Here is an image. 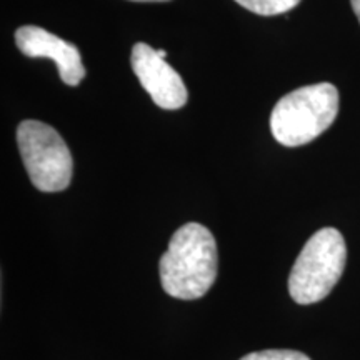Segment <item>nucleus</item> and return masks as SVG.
<instances>
[{
	"mask_svg": "<svg viewBox=\"0 0 360 360\" xmlns=\"http://www.w3.org/2000/svg\"><path fill=\"white\" fill-rule=\"evenodd\" d=\"M219 252L212 232L188 222L170 238L159 264L160 282L170 297L193 300L204 297L217 278Z\"/></svg>",
	"mask_w": 360,
	"mask_h": 360,
	"instance_id": "1",
	"label": "nucleus"
},
{
	"mask_svg": "<svg viewBox=\"0 0 360 360\" xmlns=\"http://www.w3.org/2000/svg\"><path fill=\"white\" fill-rule=\"evenodd\" d=\"M339 114V90L322 82L283 96L270 114L274 139L285 147L312 142L334 124Z\"/></svg>",
	"mask_w": 360,
	"mask_h": 360,
	"instance_id": "2",
	"label": "nucleus"
},
{
	"mask_svg": "<svg viewBox=\"0 0 360 360\" xmlns=\"http://www.w3.org/2000/svg\"><path fill=\"white\" fill-rule=\"evenodd\" d=\"M15 44L19 51L32 58H51L56 62L62 82L75 87L85 77V67L79 49L42 27L24 25L17 29Z\"/></svg>",
	"mask_w": 360,
	"mask_h": 360,
	"instance_id": "6",
	"label": "nucleus"
},
{
	"mask_svg": "<svg viewBox=\"0 0 360 360\" xmlns=\"http://www.w3.org/2000/svg\"><path fill=\"white\" fill-rule=\"evenodd\" d=\"M17 143L30 182L40 192H62L70 186L74 160L60 134L39 120L17 127Z\"/></svg>",
	"mask_w": 360,
	"mask_h": 360,
	"instance_id": "4",
	"label": "nucleus"
},
{
	"mask_svg": "<svg viewBox=\"0 0 360 360\" xmlns=\"http://www.w3.org/2000/svg\"><path fill=\"white\" fill-rule=\"evenodd\" d=\"M240 360H310L307 355L297 350L287 349H269L260 350V352H252Z\"/></svg>",
	"mask_w": 360,
	"mask_h": 360,
	"instance_id": "8",
	"label": "nucleus"
},
{
	"mask_svg": "<svg viewBox=\"0 0 360 360\" xmlns=\"http://www.w3.org/2000/svg\"><path fill=\"white\" fill-rule=\"evenodd\" d=\"M347 245L334 227H323L309 238L289 276L290 297L300 305L321 302L340 281Z\"/></svg>",
	"mask_w": 360,
	"mask_h": 360,
	"instance_id": "3",
	"label": "nucleus"
},
{
	"mask_svg": "<svg viewBox=\"0 0 360 360\" xmlns=\"http://www.w3.org/2000/svg\"><path fill=\"white\" fill-rule=\"evenodd\" d=\"M350 4H352V8H354L355 15H357V19L360 22V0H350Z\"/></svg>",
	"mask_w": 360,
	"mask_h": 360,
	"instance_id": "9",
	"label": "nucleus"
},
{
	"mask_svg": "<svg viewBox=\"0 0 360 360\" xmlns=\"http://www.w3.org/2000/svg\"><path fill=\"white\" fill-rule=\"evenodd\" d=\"M130 2H169V0H130Z\"/></svg>",
	"mask_w": 360,
	"mask_h": 360,
	"instance_id": "10",
	"label": "nucleus"
},
{
	"mask_svg": "<svg viewBox=\"0 0 360 360\" xmlns=\"http://www.w3.org/2000/svg\"><path fill=\"white\" fill-rule=\"evenodd\" d=\"M236 2L249 12L270 17L292 11V8L299 6L300 0H236Z\"/></svg>",
	"mask_w": 360,
	"mask_h": 360,
	"instance_id": "7",
	"label": "nucleus"
},
{
	"mask_svg": "<svg viewBox=\"0 0 360 360\" xmlns=\"http://www.w3.org/2000/svg\"><path fill=\"white\" fill-rule=\"evenodd\" d=\"M157 53H159V56H160L162 58H165V57H167V52H165V51H162V49H159V51H157Z\"/></svg>",
	"mask_w": 360,
	"mask_h": 360,
	"instance_id": "11",
	"label": "nucleus"
},
{
	"mask_svg": "<svg viewBox=\"0 0 360 360\" xmlns=\"http://www.w3.org/2000/svg\"><path fill=\"white\" fill-rule=\"evenodd\" d=\"M130 64L146 92L160 109L177 110L187 102V87L180 75L150 45L139 42L132 47Z\"/></svg>",
	"mask_w": 360,
	"mask_h": 360,
	"instance_id": "5",
	"label": "nucleus"
}]
</instances>
